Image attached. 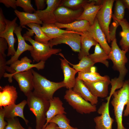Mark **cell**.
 Wrapping results in <instances>:
<instances>
[{"label":"cell","mask_w":129,"mask_h":129,"mask_svg":"<svg viewBox=\"0 0 129 129\" xmlns=\"http://www.w3.org/2000/svg\"><path fill=\"white\" fill-rule=\"evenodd\" d=\"M5 18L4 15L3 11L1 8L0 9V33L4 31L5 29L6 25Z\"/></svg>","instance_id":"41"},{"label":"cell","mask_w":129,"mask_h":129,"mask_svg":"<svg viewBox=\"0 0 129 129\" xmlns=\"http://www.w3.org/2000/svg\"><path fill=\"white\" fill-rule=\"evenodd\" d=\"M61 0H46L47 6L44 10L35 11L34 13L38 15L40 20L45 24H55L56 21L54 12L59 6Z\"/></svg>","instance_id":"14"},{"label":"cell","mask_w":129,"mask_h":129,"mask_svg":"<svg viewBox=\"0 0 129 129\" xmlns=\"http://www.w3.org/2000/svg\"><path fill=\"white\" fill-rule=\"evenodd\" d=\"M27 129H33L31 127H29Z\"/></svg>","instance_id":"47"},{"label":"cell","mask_w":129,"mask_h":129,"mask_svg":"<svg viewBox=\"0 0 129 129\" xmlns=\"http://www.w3.org/2000/svg\"><path fill=\"white\" fill-rule=\"evenodd\" d=\"M26 25L30 28L34 33L35 40L41 43L47 44L51 40L42 30L40 24L32 23L27 24Z\"/></svg>","instance_id":"31"},{"label":"cell","mask_w":129,"mask_h":129,"mask_svg":"<svg viewBox=\"0 0 129 129\" xmlns=\"http://www.w3.org/2000/svg\"><path fill=\"white\" fill-rule=\"evenodd\" d=\"M31 70L33 75V92L41 97L49 101L53 98L56 91L65 87L63 81L57 82L50 81L32 69Z\"/></svg>","instance_id":"1"},{"label":"cell","mask_w":129,"mask_h":129,"mask_svg":"<svg viewBox=\"0 0 129 129\" xmlns=\"http://www.w3.org/2000/svg\"><path fill=\"white\" fill-rule=\"evenodd\" d=\"M49 101L50 105L46 113V122L43 129L47 126L50 120L55 116L59 114H66L63 106V103L59 97H54Z\"/></svg>","instance_id":"22"},{"label":"cell","mask_w":129,"mask_h":129,"mask_svg":"<svg viewBox=\"0 0 129 129\" xmlns=\"http://www.w3.org/2000/svg\"><path fill=\"white\" fill-rule=\"evenodd\" d=\"M55 24L60 28H65L67 30L74 31L78 32L88 31L91 26L88 21L84 20H76L67 24H63L57 22Z\"/></svg>","instance_id":"25"},{"label":"cell","mask_w":129,"mask_h":129,"mask_svg":"<svg viewBox=\"0 0 129 129\" xmlns=\"http://www.w3.org/2000/svg\"><path fill=\"white\" fill-rule=\"evenodd\" d=\"M0 108V129H4L7 124V122L4 120L5 114L3 108Z\"/></svg>","instance_id":"43"},{"label":"cell","mask_w":129,"mask_h":129,"mask_svg":"<svg viewBox=\"0 0 129 129\" xmlns=\"http://www.w3.org/2000/svg\"><path fill=\"white\" fill-rule=\"evenodd\" d=\"M31 69L15 74H8L6 72L3 77H8L10 83L12 82V78L15 79L17 82L21 91L26 96L34 89L33 75Z\"/></svg>","instance_id":"8"},{"label":"cell","mask_w":129,"mask_h":129,"mask_svg":"<svg viewBox=\"0 0 129 129\" xmlns=\"http://www.w3.org/2000/svg\"><path fill=\"white\" fill-rule=\"evenodd\" d=\"M111 97L107 98V102H103L97 110L100 116H97L93 118L95 123V129H112L114 119L110 115L109 103Z\"/></svg>","instance_id":"9"},{"label":"cell","mask_w":129,"mask_h":129,"mask_svg":"<svg viewBox=\"0 0 129 129\" xmlns=\"http://www.w3.org/2000/svg\"><path fill=\"white\" fill-rule=\"evenodd\" d=\"M88 31L101 48L108 54L111 51V48L107 42L105 35L101 28L96 17Z\"/></svg>","instance_id":"17"},{"label":"cell","mask_w":129,"mask_h":129,"mask_svg":"<svg viewBox=\"0 0 129 129\" xmlns=\"http://www.w3.org/2000/svg\"><path fill=\"white\" fill-rule=\"evenodd\" d=\"M59 54L64 59H60L61 62V68L64 75V79L63 81L65 85L66 88L68 89H72L74 86L76 81L75 75L78 72L74 68L70 66L68 61L64 57L62 54L59 53Z\"/></svg>","instance_id":"18"},{"label":"cell","mask_w":129,"mask_h":129,"mask_svg":"<svg viewBox=\"0 0 129 129\" xmlns=\"http://www.w3.org/2000/svg\"><path fill=\"white\" fill-rule=\"evenodd\" d=\"M26 96L29 108L35 117V129H42L46 122V113L50 105L49 101L41 97L33 91H31Z\"/></svg>","instance_id":"2"},{"label":"cell","mask_w":129,"mask_h":129,"mask_svg":"<svg viewBox=\"0 0 129 129\" xmlns=\"http://www.w3.org/2000/svg\"><path fill=\"white\" fill-rule=\"evenodd\" d=\"M96 68L93 66L91 71L87 72H78L77 78L84 82H93L99 81H106L110 79L108 76H102L96 72Z\"/></svg>","instance_id":"28"},{"label":"cell","mask_w":129,"mask_h":129,"mask_svg":"<svg viewBox=\"0 0 129 129\" xmlns=\"http://www.w3.org/2000/svg\"><path fill=\"white\" fill-rule=\"evenodd\" d=\"M0 3L3 4L7 8L11 7L15 10L17 8L16 0H0Z\"/></svg>","instance_id":"42"},{"label":"cell","mask_w":129,"mask_h":129,"mask_svg":"<svg viewBox=\"0 0 129 129\" xmlns=\"http://www.w3.org/2000/svg\"><path fill=\"white\" fill-rule=\"evenodd\" d=\"M102 5H96L94 0H88L83 6V11L77 20H84L88 21L91 25L93 23L97 14Z\"/></svg>","instance_id":"19"},{"label":"cell","mask_w":129,"mask_h":129,"mask_svg":"<svg viewBox=\"0 0 129 129\" xmlns=\"http://www.w3.org/2000/svg\"><path fill=\"white\" fill-rule=\"evenodd\" d=\"M114 12L112 16L119 22L124 19L126 8L121 0H115Z\"/></svg>","instance_id":"35"},{"label":"cell","mask_w":129,"mask_h":129,"mask_svg":"<svg viewBox=\"0 0 129 129\" xmlns=\"http://www.w3.org/2000/svg\"><path fill=\"white\" fill-rule=\"evenodd\" d=\"M6 120L7 124L4 129H26L22 125L17 118L6 119Z\"/></svg>","instance_id":"37"},{"label":"cell","mask_w":129,"mask_h":129,"mask_svg":"<svg viewBox=\"0 0 129 129\" xmlns=\"http://www.w3.org/2000/svg\"><path fill=\"white\" fill-rule=\"evenodd\" d=\"M83 11L82 8L73 10L65 7L58 6L54 12L56 22L63 24L70 23L76 20Z\"/></svg>","instance_id":"12"},{"label":"cell","mask_w":129,"mask_h":129,"mask_svg":"<svg viewBox=\"0 0 129 129\" xmlns=\"http://www.w3.org/2000/svg\"><path fill=\"white\" fill-rule=\"evenodd\" d=\"M32 61L27 56L22 58L15 61L10 65L7 66L6 71L13 74L25 71L33 68L38 70L43 69L45 66V62L41 61L36 64H32Z\"/></svg>","instance_id":"11"},{"label":"cell","mask_w":129,"mask_h":129,"mask_svg":"<svg viewBox=\"0 0 129 129\" xmlns=\"http://www.w3.org/2000/svg\"><path fill=\"white\" fill-rule=\"evenodd\" d=\"M8 48V45L6 41L4 38L0 37V54L6 56L5 52Z\"/></svg>","instance_id":"40"},{"label":"cell","mask_w":129,"mask_h":129,"mask_svg":"<svg viewBox=\"0 0 129 129\" xmlns=\"http://www.w3.org/2000/svg\"><path fill=\"white\" fill-rule=\"evenodd\" d=\"M72 89L75 92L92 105H96L97 103L98 97L91 93L82 80L76 77L75 84Z\"/></svg>","instance_id":"21"},{"label":"cell","mask_w":129,"mask_h":129,"mask_svg":"<svg viewBox=\"0 0 129 129\" xmlns=\"http://www.w3.org/2000/svg\"><path fill=\"white\" fill-rule=\"evenodd\" d=\"M16 5L22 7L25 12L32 13L36 11L31 4V0H17Z\"/></svg>","instance_id":"36"},{"label":"cell","mask_w":129,"mask_h":129,"mask_svg":"<svg viewBox=\"0 0 129 129\" xmlns=\"http://www.w3.org/2000/svg\"><path fill=\"white\" fill-rule=\"evenodd\" d=\"M18 97L16 88L7 85L0 86V108L15 104Z\"/></svg>","instance_id":"16"},{"label":"cell","mask_w":129,"mask_h":129,"mask_svg":"<svg viewBox=\"0 0 129 129\" xmlns=\"http://www.w3.org/2000/svg\"><path fill=\"white\" fill-rule=\"evenodd\" d=\"M88 0H61L59 6H63L73 10H77L82 8L84 5Z\"/></svg>","instance_id":"34"},{"label":"cell","mask_w":129,"mask_h":129,"mask_svg":"<svg viewBox=\"0 0 129 129\" xmlns=\"http://www.w3.org/2000/svg\"><path fill=\"white\" fill-rule=\"evenodd\" d=\"M14 12L19 19L20 26L22 27L30 23H34L42 25L43 24L35 13H26L17 10H15Z\"/></svg>","instance_id":"26"},{"label":"cell","mask_w":129,"mask_h":129,"mask_svg":"<svg viewBox=\"0 0 129 129\" xmlns=\"http://www.w3.org/2000/svg\"><path fill=\"white\" fill-rule=\"evenodd\" d=\"M64 99L73 109L81 114H90L97 111L96 105H93L85 100L72 89L66 91Z\"/></svg>","instance_id":"6"},{"label":"cell","mask_w":129,"mask_h":129,"mask_svg":"<svg viewBox=\"0 0 129 129\" xmlns=\"http://www.w3.org/2000/svg\"><path fill=\"white\" fill-rule=\"evenodd\" d=\"M111 103L114 116H129V80L125 81L122 87L113 93Z\"/></svg>","instance_id":"3"},{"label":"cell","mask_w":129,"mask_h":129,"mask_svg":"<svg viewBox=\"0 0 129 129\" xmlns=\"http://www.w3.org/2000/svg\"><path fill=\"white\" fill-rule=\"evenodd\" d=\"M43 129H59L57 125L53 123H49L47 126Z\"/></svg>","instance_id":"45"},{"label":"cell","mask_w":129,"mask_h":129,"mask_svg":"<svg viewBox=\"0 0 129 129\" xmlns=\"http://www.w3.org/2000/svg\"><path fill=\"white\" fill-rule=\"evenodd\" d=\"M113 20V22L109 27V34L111 41H112L116 38V32L117 29L120 25L119 22L114 18L112 16Z\"/></svg>","instance_id":"38"},{"label":"cell","mask_w":129,"mask_h":129,"mask_svg":"<svg viewBox=\"0 0 129 129\" xmlns=\"http://www.w3.org/2000/svg\"><path fill=\"white\" fill-rule=\"evenodd\" d=\"M51 122L56 124L59 129H78L70 125V120L65 114H59L55 116L50 120L49 123Z\"/></svg>","instance_id":"33"},{"label":"cell","mask_w":129,"mask_h":129,"mask_svg":"<svg viewBox=\"0 0 129 129\" xmlns=\"http://www.w3.org/2000/svg\"><path fill=\"white\" fill-rule=\"evenodd\" d=\"M91 59L95 64L101 63L107 67L109 66L108 54L97 43L95 46L94 53L88 56Z\"/></svg>","instance_id":"30"},{"label":"cell","mask_w":129,"mask_h":129,"mask_svg":"<svg viewBox=\"0 0 129 129\" xmlns=\"http://www.w3.org/2000/svg\"><path fill=\"white\" fill-rule=\"evenodd\" d=\"M119 22L122 29L120 33L121 38L119 45L122 50L127 52L129 50V23L125 18Z\"/></svg>","instance_id":"29"},{"label":"cell","mask_w":129,"mask_h":129,"mask_svg":"<svg viewBox=\"0 0 129 129\" xmlns=\"http://www.w3.org/2000/svg\"><path fill=\"white\" fill-rule=\"evenodd\" d=\"M126 8L129 11V0H121Z\"/></svg>","instance_id":"46"},{"label":"cell","mask_w":129,"mask_h":129,"mask_svg":"<svg viewBox=\"0 0 129 129\" xmlns=\"http://www.w3.org/2000/svg\"><path fill=\"white\" fill-rule=\"evenodd\" d=\"M111 49L108 54V59L111 60L113 64V67L119 73L117 80L121 82H124V79L128 70L125 65L128 61L125 51L120 49L117 42L116 38L112 41Z\"/></svg>","instance_id":"4"},{"label":"cell","mask_w":129,"mask_h":129,"mask_svg":"<svg viewBox=\"0 0 129 129\" xmlns=\"http://www.w3.org/2000/svg\"><path fill=\"white\" fill-rule=\"evenodd\" d=\"M41 28L47 36L51 39L57 38L67 33L78 32L74 31L63 30L58 27L55 24L43 23Z\"/></svg>","instance_id":"27"},{"label":"cell","mask_w":129,"mask_h":129,"mask_svg":"<svg viewBox=\"0 0 129 129\" xmlns=\"http://www.w3.org/2000/svg\"><path fill=\"white\" fill-rule=\"evenodd\" d=\"M34 1L37 10H44L46 4V0H35Z\"/></svg>","instance_id":"44"},{"label":"cell","mask_w":129,"mask_h":129,"mask_svg":"<svg viewBox=\"0 0 129 129\" xmlns=\"http://www.w3.org/2000/svg\"><path fill=\"white\" fill-rule=\"evenodd\" d=\"M27 104V101L24 100L17 104H15L3 107L5 118L6 119L12 118L19 117L22 118L27 125L28 121L25 118L23 114L24 108Z\"/></svg>","instance_id":"23"},{"label":"cell","mask_w":129,"mask_h":129,"mask_svg":"<svg viewBox=\"0 0 129 129\" xmlns=\"http://www.w3.org/2000/svg\"><path fill=\"white\" fill-rule=\"evenodd\" d=\"M81 35V48L78 54V58L80 60L83 57L89 55V50L92 46L98 43L92 37L88 31L82 32Z\"/></svg>","instance_id":"24"},{"label":"cell","mask_w":129,"mask_h":129,"mask_svg":"<svg viewBox=\"0 0 129 129\" xmlns=\"http://www.w3.org/2000/svg\"><path fill=\"white\" fill-rule=\"evenodd\" d=\"M83 82L94 96L102 98L107 97L108 93V86L110 82V79L93 82Z\"/></svg>","instance_id":"20"},{"label":"cell","mask_w":129,"mask_h":129,"mask_svg":"<svg viewBox=\"0 0 129 129\" xmlns=\"http://www.w3.org/2000/svg\"><path fill=\"white\" fill-rule=\"evenodd\" d=\"M17 19V17L12 21L5 19L6 28L4 31L0 33V37L5 39L7 42L8 48L7 56H13L16 52L14 44L16 40L14 37L13 33L15 27L18 26L16 23Z\"/></svg>","instance_id":"13"},{"label":"cell","mask_w":129,"mask_h":129,"mask_svg":"<svg viewBox=\"0 0 129 129\" xmlns=\"http://www.w3.org/2000/svg\"><path fill=\"white\" fill-rule=\"evenodd\" d=\"M115 0H104L102 6L98 12L96 17L101 28L104 33L107 42H111L109 34V27L112 17V9Z\"/></svg>","instance_id":"7"},{"label":"cell","mask_w":129,"mask_h":129,"mask_svg":"<svg viewBox=\"0 0 129 129\" xmlns=\"http://www.w3.org/2000/svg\"><path fill=\"white\" fill-rule=\"evenodd\" d=\"M6 56L0 54V79L6 73L7 66L5 58Z\"/></svg>","instance_id":"39"},{"label":"cell","mask_w":129,"mask_h":129,"mask_svg":"<svg viewBox=\"0 0 129 129\" xmlns=\"http://www.w3.org/2000/svg\"><path fill=\"white\" fill-rule=\"evenodd\" d=\"M82 33V32L65 33L57 38L51 40L48 44L51 48L59 44H65L69 45L73 51L79 53L81 48L80 35Z\"/></svg>","instance_id":"10"},{"label":"cell","mask_w":129,"mask_h":129,"mask_svg":"<svg viewBox=\"0 0 129 129\" xmlns=\"http://www.w3.org/2000/svg\"><path fill=\"white\" fill-rule=\"evenodd\" d=\"M22 27L18 26L16 27L14 32L16 34L18 40V46L16 53L11 59L7 61L6 64L10 65L13 62L18 60L20 56L24 52L28 51H31L33 48L32 45L27 44L25 42L24 38L21 34Z\"/></svg>","instance_id":"15"},{"label":"cell","mask_w":129,"mask_h":129,"mask_svg":"<svg viewBox=\"0 0 129 129\" xmlns=\"http://www.w3.org/2000/svg\"><path fill=\"white\" fill-rule=\"evenodd\" d=\"M25 41H29L33 47V50L30 51L31 56L34 60L38 63L45 61L54 54L61 51L60 48H53L50 47L48 43L44 44L32 39L31 36L27 33L23 36Z\"/></svg>","instance_id":"5"},{"label":"cell","mask_w":129,"mask_h":129,"mask_svg":"<svg viewBox=\"0 0 129 129\" xmlns=\"http://www.w3.org/2000/svg\"><path fill=\"white\" fill-rule=\"evenodd\" d=\"M68 62L72 65L73 68L78 72H87L90 71L91 68L95 64L92 61L88 56L82 58L77 64H73L68 61Z\"/></svg>","instance_id":"32"}]
</instances>
